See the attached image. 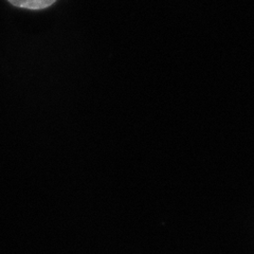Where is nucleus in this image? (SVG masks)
<instances>
[{
	"label": "nucleus",
	"instance_id": "1",
	"mask_svg": "<svg viewBox=\"0 0 254 254\" xmlns=\"http://www.w3.org/2000/svg\"><path fill=\"white\" fill-rule=\"evenodd\" d=\"M12 5L27 10H43L51 6L57 0H7Z\"/></svg>",
	"mask_w": 254,
	"mask_h": 254
}]
</instances>
